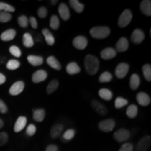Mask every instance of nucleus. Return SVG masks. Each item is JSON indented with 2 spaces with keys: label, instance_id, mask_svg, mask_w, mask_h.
<instances>
[{
  "label": "nucleus",
  "instance_id": "1",
  "mask_svg": "<svg viewBox=\"0 0 151 151\" xmlns=\"http://www.w3.org/2000/svg\"><path fill=\"white\" fill-rule=\"evenodd\" d=\"M84 65L86 72L88 74L94 75L99 70V60L92 55H87L84 60Z\"/></svg>",
  "mask_w": 151,
  "mask_h": 151
},
{
  "label": "nucleus",
  "instance_id": "2",
  "mask_svg": "<svg viewBox=\"0 0 151 151\" xmlns=\"http://www.w3.org/2000/svg\"><path fill=\"white\" fill-rule=\"evenodd\" d=\"M90 34L94 39H103L110 35L111 30L106 26H97L91 28L90 30Z\"/></svg>",
  "mask_w": 151,
  "mask_h": 151
},
{
  "label": "nucleus",
  "instance_id": "3",
  "mask_svg": "<svg viewBox=\"0 0 151 151\" xmlns=\"http://www.w3.org/2000/svg\"><path fill=\"white\" fill-rule=\"evenodd\" d=\"M132 14L129 9H125L123 12L120 14L118 18V26L120 27L123 28L127 27L132 21Z\"/></svg>",
  "mask_w": 151,
  "mask_h": 151
},
{
  "label": "nucleus",
  "instance_id": "4",
  "mask_svg": "<svg viewBox=\"0 0 151 151\" xmlns=\"http://www.w3.org/2000/svg\"><path fill=\"white\" fill-rule=\"evenodd\" d=\"M115 126H116V122L113 119H106L101 120L98 124L99 129L104 132H111L114 129Z\"/></svg>",
  "mask_w": 151,
  "mask_h": 151
},
{
  "label": "nucleus",
  "instance_id": "5",
  "mask_svg": "<svg viewBox=\"0 0 151 151\" xmlns=\"http://www.w3.org/2000/svg\"><path fill=\"white\" fill-rule=\"evenodd\" d=\"M130 137V132L129 130L121 128L119 129L113 134V139L116 140L117 142L122 143L126 141Z\"/></svg>",
  "mask_w": 151,
  "mask_h": 151
},
{
  "label": "nucleus",
  "instance_id": "6",
  "mask_svg": "<svg viewBox=\"0 0 151 151\" xmlns=\"http://www.w3.org/2000/svg\"><path fill=\"white\" fill-rule=\"evenodd\" d=\"M151 138L150 136H145L141 138L137 143L135 148V151H147L150 148Z\"/></svg>",
  "mask_w": 151,
  "mask_h": 151
},
{
  "label": "nucleus",
  "instance_id": "7",
  "mask_svg": "<svg viewBox=\"0 0 151 151\" xmlns=\"http://www.w3.org/2000/svg\"><path fill=\"white\" fill-rule=\"evenodd\" d=\"M129 69V66L127 63H122L118 64L115 70V74L118 78H123L127 74L128 71Z\"/></svg>",
  "mask_w": 151,
  "mask_h": 151
},
{
  "label": "nucleus",
  "instance_id": "8",
  "mask_svg": "<svg viewBox=\"0 0 151 151\" xmlns=\"http://www.w3.org/2000/svg\"><path fill=\"white\" fill-rule=\"evenodd\" d=\"M88 39L84 36H78L73 40V45L76 49L84 50L88 46Z\"/></svg>",
  "mask_w": 151,
  "mask_h": 151
},
{
  "label": "nucleus",
  "instance_id": "9",
  "mask_svg": "<svg viewBox=\"0 0 151 151\" xmlns=\"http://www.w3.org/2000/svg\"><path fill=\"white\" fill-rule=\"evenodd\" d=\"M24 88V83L23 81H16V83H14L11 86L10 89H9V93L13 96L18 95V94H20L22 91H23Z\"/></svg>",
  "mask_w": 151,
  "mask_h": 151
},
{
  "label": "nucleus",
  "instance_id": "10",
  "mask_svg": "<svg viewBox=\"0 0 151 151\" xmlns=\"http://www.w3.org/2000/svg\"><path fill=\"white\" fill-rule=\"evenodd\" d=\"M137 101L139 105L142 106H147L150 104L151 99L150 96L146 92H140L137 94Z\"/></svg>",
  "mask_w": 151,
  "mask_h": 151
},
{
  "label": "nucleus",
  "instance_id": "11",
  "mask_svg": "<svg viewBox=\"0 0 151 151\" xmlns=\"http://www.w3.org/2000/svg\"><path fill=\"white\" fill-rule=\"evenodd\" d=\"M91 106L100 116H105L107 112H108L105 106L95 99H93L91 101Z\"/></svg>",
  "mask_w": 151,
  "mask_h": 151
},
{
  "label": "nucleus",
  "instance_id": "12",
  "mask_svg": "<svg viewBox=\"0 0 151 151\" xmlns=\"http://www.w3.org/2000/svg\"><path fill=\"white\" fill-rule=\"evenodd\" d=\"M145 39V35L142 30L136 29L133 31L131 35V40L135 44H139Z\"/></svg>",
  "mask_w": 151,
  "mask_h": 151
},
{
  "label": "nucleus",
  "instance_id": "13",
  "mask_svg": "<svg viewBox=\"0 0 151 151\" xmlns=\"http://www.w3.org/2000/svg\"><path fill=\"white\" fill-rule=\"evenodd\" d=\"M48 77V73L45 70L43 69H39L35 71L32 75V81L35 83H39L44 81Z\"/></svg>",
  "mask_w": 151,
  "mask_h": 151
},
{
  "label": "nucleus",
  "instance_id": "14",
  "mask_svg": "<svg viewBox=\"0 0 151 151\" xmlns=\"http://www.w3.org/2000/svg\"><path fill=\"white\" fill-rule=\"evenodd\" d=\"M58 13L63 20L67 21L70 18V12L67 5L65 3H61L58 7Z\"/></svg>",
  "mask_w": 151,
  "mask_h": 151
},
{
  "label": "nucleus",
  "instance_id": "15",
  "mask_svg": "<svg viewBox=\"0 0 151 151\" xmlns=\"http://www.w3.org/2000/svg\"><path fill=\"white\" fill-rule=\"evenodd\" d=\"M117 52L114 48H111V47H109V48H104V50H101L100 55L101 58L104 60H109L114 58L116 56Z\"/></svg>",
  "mask_w": 151,
  "mask_h": 151
},
{
  "label": "nucleus",
  "instance_id": "16",
  "mask_svg": "<svg viewBox=\"0 0 151 151\" xmlns=\"http://www.w3.org/2000/svg\"><path fill=\"white\" fill-rule=\"evenodd\" d=\"M128 48H129V42H128L127 39L125 37H121L118 41L116 45V52L118 51L119 52H125L127 50Z\"/></svg>",
  "mask_w": 151,
  "mask_h": 151
},
{
  "label": "nucleus",
  "instance_id": "17",
  "mask_svg": "<svg viewBox=\"0 0 151 151\" xmlns=\"http://www.w3.org/2000/svg\"><path fill=\"white\" fill-rule=\"evenodd\" d=\"M64 130V126L62 124H55L51 127L50 132V137L52 139H58L62 134Z\"/></svg>",
  "mask_w": 151,
  "mask_h": 151
},
{
  "label": "nucleus",
  "instance_id": "18",
  "mask_svg": "<svg viewBox=\"0 0 151 151\" xmlns=\"http://www.w3.org/2000/svg\"><path fill=\"white\" fill-rule=\"evenodd\" d=\"M26 124H27V118L24 116H20L17 119L16 123H15L14 127V132L18 133V132L22 131L26 126Z\"/></svg>",
  "mask_w": 151,
  "mask_h": 151
},
{
  "label": "nucleus",
  "instance_id": "19",
  "mask_svg": "<svg viewBox=\"0 0 151 151\" xmlns=\"http://www.w3.org/2000/svg\"><path fill=\"white\" fill-rule=\"evenodd\" d=\"M141 11L146 16H151V1L150 0H143L140 4Z\"/></svg>",
  "mask_w": 151,
  "mask_h": 151
},
{
  "label": "nucleus",
  "instance_id": "20",
  "mask_svg": "<svg viewBox=\"0 0 151 151\" xmlns=\"http://www.w3.org/2000/svg\"><path fill=\"white\" fill-rule=\"evenodd\" d=\"M16 35V32L15 29H7L1 33L0 36V39L3 41H10L14 39Z\"/></svg>",
  "mask_w": 151,
  "mask_h": 151
},
{
  "label": "nucleus",
  "instance_id": "21",
  "mask_svg": "<svg viewBox=\"0 0 151 151\" xmlns=\"http://www.w3.org/2000/svg\"><path fill=\"white\" fill-rule=\"evenodd\" d=\"M27 59L30 65L34 66V67L40 66L43 63V58L41 56L29 55L27 57Z\"/></svg>",
  "mask_w": 151,
  "mask_h": 151
},
{
  "label": "nucleus",
  "instance_id": "22",
  "mask_svg": "<svg viewBox=\"0 0 151 151\" xmlns=\"http://www.w3.org/2000/svg\"><path fill=\"white\" fill-rule=\"evenodd\" d=\"M67 72L70 75H74L78 73L81 71V68L79 67L78 64L76 62H72L69 63L66 67Z\"/></svg>",
  "mask_w": 151,
  "mask_h": 151
},
{
  "label": "nucleus",
  "instance_id": "23",
  "mask_svg": "<svg viewBox=\"0 0 151 151\" xmlns=\"http://www.w3.org/2000/svg\"><path fill=\"white\" fill-rule=\"evenodd\" d=\"M140 83L141 80L139 75L137 74V73H134L131 76L129 80V86L132 90H135L138 89V88L140 86Z\"/></svg>",
  "mask_w": 151,
  "mask_h": 151
},
{
  "label": "nucleus",
  "instance_id": "24",
  "mask_svg": "<svg viewBox=\"0 0 151 151\" xmlns=\"http://www.w3.org/2000/svg\"><path fill=\"white\" fill-rule=\"evenodd\" d=\"M46 62L50 67H52V69H55L57 71H60L61 69V65L54 56H49L47 58Z\"/></svg>",
  "mask_w": 151,
  "mask_h": 151
},
{
  "label": "nucleus",
  "instance_id": "25",
  "mask_svg": "<svg viewBox=\"0 0 151 151\" xmlns=\"http://www.w3.org/2000/svg\"><path fill=\"white\" fill-rule=\"evenodd\" d=\"M46 116V111L43 109L33 110V119L37 122H42Z\"/></svg>",
  "mask_w": 151,
  "mask_h": 151
},
{
  "label": "nucleus",
  "instance_id": "26",
  "mask_svg": "<svg viewBox=\"0 0 151 151\" xmlns=\"http://www.w3.org/2000/svg\"><path fill=\"white\" fill-rule=\"evenodd\" d=\"M42 34L45 38L46 42L49 46H52L55 43V38L52 34L50 32L48 29H43L42 30Z\"/></svg>",
  "mask_w": 151,
  "mask_h": 151
},
{
  "label": "nucleus",
  "instance_id": "27",
  "mask_svg": "<svg viewBox=\"0 0 151 151\" xmlns=\"http://www.w3.org/2000/svg\"><path fill=\"white\" fill-rule=\"evenodd\" d=\"M98 94L101 99L106 100V101H110L113 98L112 92L110 90L106 89V88H102V89L99 90Z\"/></svg>",
  "mask_w": 151,
  "mask_h": 151
},
{
  "label": "nucleus",
  "instance_id": "28",
  "mask_svg": "<svg viewBox=\"0 0 151 151\" xmlns=\"http://www.w3.org/2000/svg\"><path fill=\"white\" fill-rule=\"evenodd\" d=\"M69 4H70L71 6L74 10L76 12L81 14L84 10L85 6L83 4L79 2L78 0H71L69 1Z\"/></svg>",
  "mask_w": 151,
  "mask_h": 151
},
{
  "label": "nucleus",
  "instance_id": "29",
  "mask_svg": "<svg viewBox=\"0 0 151 151\" xmlns=\"http://www.w3.org/2000/svg\"><path fill=\"white\" fill-rule=\"evenodd\" d=\"M22 43L26 48H32L34 46V39L29 33H25L22 37Z\"/></svg>",
  "mask_w": 151,
  "mask_h": 151
},
{
  "label": "nucleus",
  "instance_id": "30",
  "mask_svg": "<svg viewBox=\"0 0 151 151\" xmlns=\"http://www.w3.org/2000/svg\"><path fill=\"white\" fill-rule=\"evenodd\" d=\"M138 114V107L134 104H131L128 106L126 111V115L129 118H134Z\"/></svg>",
  "mask_w": 151,
  "mask_h": 151
},
{
  "label": "nucleus",
  "instance_id": "31",
  "mask_svg": "<svg viewBox=\"0 0 151 151\" xmlns=\"http://www.w3.org/2000/svg\"><path fill=\"white\" fill-rule=\"evenodd\" d=\"M58 87H59V82L55 79L52 80L46 87V92L49 94H52L58 89Z\"/></svg>",
  "mask_w": 151,
  "mask_h": 151
},
{
  "label": "nucleus",
  "instance_id": "32",
  "mask_svg": "<svg viewBox=\"0 0 151 151\" xmlns=\"http://www.w3.org/2000/svg\"><path fill=\"white\" fill-rule=\"evenodd\" d=\"M142 72L144 78L147 81L150 82L151 81V66L149 64H146L143 66Z\"/></svg>",
  "mask_w": 151,
  "mask_h": 151
},
{
  "label": "nucleus",
  "instance_id": "33",
  "mask_svg": "<svg viewBox=\"0 0 151 151\" xmlns=\"http://www.w3.org/2000/svg\"><path fill=\"white\" fill-rule=\"evenodd\" d=\"M113 75L109 71H104L100 75L99 81L100 83H109L112 80Z\"/></svg>",
  "mask_w": 151,
  "mask_h": 151
},
{
  "label": "nucleus",
  "instance_id": "34",
  "mask_svg": "<svg viewBox=\"0 0 151 151\" xmlns=\"http://www.w3.org/2000/svg\"><path fill=\"white\" fill-rule=\"evenodd\" d=\"M60 22L58 17L55 16V15L52 16L50 20V27H51V29L57 30L60 27Z\"/></svg>",
  "mask_w": 151,
  "mask_h": 151
},
{
  "label": "nucleus",
  "instance_id": "35",
  "mask_svg": "<svg viewBox=\"0 0 151 151\" xmlns=\"http://www.w3.org/2000/svg\"><path fill=\"white\" fill-rule=\"evenodd\" d=\"M128 101L126 99H124L123 97H118L116 98V101H115V107L117 109H121L122 107H124V106L127 105Z\"/></svg>",
  "mask_w": 151,
  "mask_h": 151
},
{
  "label": "nucleus",
  "instance_id": "36",
  "mask_svg": "<svg viewBox=\"0 0 151 151\" xmlns=\"http://www.w3.org/2000/svg\"><path fill=\"white\" fill-rule=\"evenodd\" d=\"M20 66V62L16 60H11L7 62L6 68L9 70H16Z\"/></svg>",
  "mask_w": 151,
  "mask_h": 151
},
{
  "label": "nucleus",
  "instance_id": "37",
  "mask_svg": "<svg viewBox=\"0 0 151 151\" xmlns=\"http://www.w3.org/2000/svg\"><path fill=\"white\" fill-rule=\"evenodd\" d=\"M14 12L15 8L12 6L4 2H0V13L3 12Z\"/></svg>",
  "mask_w": 151,
  "mask_h": 151
},
{
  "label": "nucleus",
  "instance_id": "38",
  "mask_svg": "<svg viewBox=\"0 0 151 151\" xmlns=\"http://www.w3.org/2000/svg\"><path fill=\"white\" fill-rule=\"evenodd\" d=\"M18 24L20 26V27L22 28H25L28 26V24H29V20H28L27 16L22 15V16H20V17H18Z\"/></svg>",
  "mask_w": 151,
  "mask_h": 151
},
{
  "label": "nucleus",
  "instance_id": "39",
  "mask_svg": "<svg viewBox=\"0 0 151 151\" xmlns=\"http://www.w3.org/2000/svg\"><path fill=\"white\" fill-rule=\"evenodd\" d=\"M75 136V130L73 129H67V131L65 132V133L63 134V139L66 141H70Z\"/></svg>",
  "mask_w": 151,
  "mask_h": 151
},
{
  "label": "nucleus",
  "instance_id": "40",
  "mask_svg": "<svg viewBox=\"0 0 151 151\" xmlns=\"http://www.w3.org/2000/svg\"><path fill=\"white\" fill-rule=\"evenodd\" d=\"M12 18L11 14L9 12H3L0 13V22H9Z\"/></svg>",
  "mask_w": 151,
  "mask_h": 151
},
{
  "label": "nucleus",
  "instance_id": "41",
  "mask_svg": "<svg viewBox=\"0 0 151 151\" xmlns=\"http://www.w3.org/2000/svg\"><path fill=\"white\" fill-rule=\"evenodd\" d=\"M9 52L12 55L16 57V58H20L21 56V50H20L18 47L16 46H11L9 48Z\"/></svg>",
  "mask_w": 151,
  "mask_h": 151
},
{
  "label": "nucleus",
  "instance_id": "42",
  "mask_svg": "<svg viewBox=\"0 0 151 151\" xmlns=\"http://www.w3.org/2000/svg\"><path fill=\"white\" fill-rule=\"evenodd\" d=\"M9 140V136L4 132H0V146H4Z\"/></svg>",
  "mask_w": 151,
  "mask_h": 151
},
{
  "label": "nucleus",
  "instance_id": "43",
  "mask_svg": "<svg viewBox=\"0 0 151 151\" xmlns=\"http://www.w3.org/2000/svg\"><path fill=\"white\" fill-rule=\"evenodd\" d=\"M36 131H37L36 126L33 124H30L29 125H28L27 129H26V134H27L28 136H29V137H32V136L35 135Z\"/></svg>",
  "mask_w": 151,
  "mask_h": 151
},
{
  "label": "nucleus",
  "instance_id": "44",
  "mask_svg": "<svg viewBox=\"0 0 151 151\" xmlns=\"http://www.w3.org/2000/svg\"><path fill=\"white\" fill-rule=\"evenodd\" d=\"M134 146L131 143H125L122 145L118 151H133Z\"/></svg>",
  "mask_w": 151,
  "mask_h": 151
},
{
  "label": "nucleus",
  "instance_id": "45",
  "mask_svg": "<svg viewBox=\"0 0 151 151\" xmlns=\"http://www.w3.org/2000/svg\"><path fill=\"white\" fill-rule=\"evenodd\" d=\"M37 14L39 18H45L47 16V14H48V11H47V9L46 7L41 6L39 7V9H38Z\"/></svg>",
  "mask_w": 151,
  "mask_h": 151
},
{
  "label": "nucleus",
  "instance_id": "46",
  "mask_svg": "<svg viewBox=\"0 0 151 151\" xmlns=\"http://www.w3.org/2000/svg\"><path fill=\"white\" fill-rule=\"evenodd\" d=\"M8 111V107L1 99H0V113H6Z\"/></svg>",
  "mask_w": 151,
  "mask_h": 151
},
{
  "label": "nucleus",
  "instance_id": "47",
  "mask_svg": "<svg viewBox=\"0 0 151 151\" xmlns=\"http://www.w3.org/2000/svg\"><path fill=\"white\" fill-rule=\"evenodd\" d=\"M29 20V23H30V24H31L32 27L33 29H37L38 22L35 17H30Z\"/></svg>",
  "mask_w": 151,
  "mask_h": 151
},
{
  "label": "nucleus",
  "instance_id": "48",
  "mask_svg": "<svg viewBox=\"0 0 151 151\" xmlns=\"http://www.w3.org/2000/svg\"><path fill=\"white\" fill-rule=\"evenodd\" d=\"M46 151H58V147L56 145L50 144L46 147Z\"/></svg>",
  "mask_w": 151,
  "mask_h": 151
},
{
  "label": "nucleus",
  "instance_id": "49",
  "mask_svg": "<svg viewBox=\"0 0 151 151\" xmlns=\"http://www.w3.org/2000/svg\"><path fill=\"white\" fill-rule=\"evenodd\" d=\"M6 78L5 76L0 73V85H2L4 83L6 82Z\"/></svg>",
  "mask_w": 151,
  "mask_h": 151
},
{
  "label": "nucleus",
  "instance_id": "50",
  "mask_svg": "<svg viewBox=\"0 0 151 151\" xmlns=\"http://www.w3.org/2000/svg\"><path fill=\"white\" fill-rule=\"evenodd\" d=\"M3 126H4V122H3V120L0 118V129H1V128H2Z\"/></svg>",
  "mask_w": 151,
  "mask_h": 151
},
{
  "label": "nucleus",
  "instance_id": "51",
  "mask_svg": "<svg viewBox=\"0 0 151 151\" xmlns=\"http://www.w3.org/2000/svg\"><path fill=\"white\" fill-rule=\"evenodd\" d=\"M58 2V1H51V3H52V4H53V5H55L56 4V3Z\"/></svg>",
  "mask_w": 151,
  "mask_h": 151
}]
</instances>
